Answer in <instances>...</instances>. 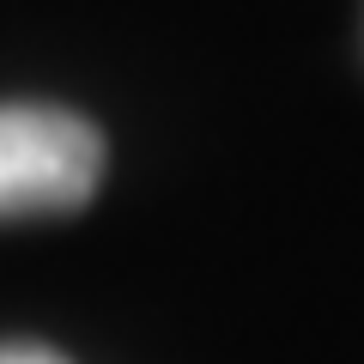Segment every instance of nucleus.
<instances>
[{
    "mask_svg": "<svg viewBox=\"0 0 364 364\" xmlns=\"http://www.w3.org/2000/svg\"><path fill=\"white\" fill-rule=\"evenodd\" d=\"M104 182V134L61 104H0V219L73 213Z\"/></svg>",
    "mask_w": 364,
    "mask_h": 364,
    "instance_id": "1",
    "label": "nucleus"
},
{
    "mask_svg": "<svg viewBox=\"0 0 364 364\" xmlns=\"http://www.w3.org/2000/svg\"><path fill=\"white\" fill-rule=\"evenodd\" d=\"M0 364H67V358L49 346H0Z\"/></svg>",
    "mask_w": 364,
    "mask_h": 364,
    "instance_id": "2",
    "label": "nucleus"
}]
</instances>
